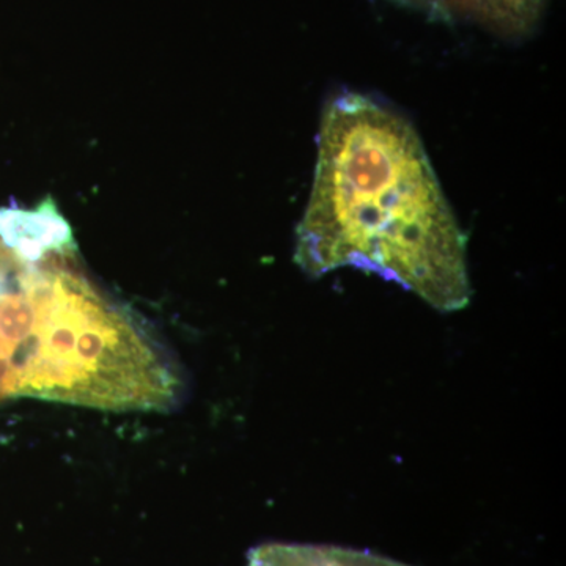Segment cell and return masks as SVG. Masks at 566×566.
Returning <instances> with one entry per match:
<instances>
[{
    "label": "cell",
    "instance_id": "1",
    "mask_svg": "<svg viewBox=\"0 0 566 566\" xmlns=\"http://www.w3.org/2000/svg\"><path fill=\"white\" fill-rule=\"evenodd\" d=\"M294 262L311 277L356 268L439 312L471 303L465 234L415 126L363 93L324 106Z\"/></svg>",
    "mask_w": 566,
    "mask_h": 566
},
{
    "label": "cell",
    "instance_id": "2",
    "mask_svg": "<svg viewBox=\"0 0 566 566\" xmlns=\"http://www.w3.org/2000/svg\"><path fill=\"white\" fill-rule=\"evenodd\" d=\"M74 255L33 268L35 322L17 397L109 411H166L178 379L128 315L74 270Z\"/></svg>",
    "mask_w": 566,
    "mask_h": 566
},
{
    "label": "cell",
    "instance_id": "3",
    "mask_svg": "<svg viewBox=\"0 0 566 566\" xmlns=\"http://www.w3.org/2000/svg\"><path fill=\"white\" fill-rule=\"evenodd\" d=\"M433 20L471 22L504 36L534 31L547 0H392Z\"/></svg>",
    "mask_w": 566,
    "mask_h": 566
},
{
    "label": "cell",
    "instance_id": "4",
    "mask_svg": "<svg viewBox=\"0 0 566 566\" xmlns=\"http://www.w3.org/2000/svg\"><path fill=\"white\" fill-rule=\"evenodd\" d=\"M248 566H409L390 558L337 546L268 543L249 554Z\"/></svg>",
    "mask_w": 566,
    "mask_h": 566
}]
</instances>
